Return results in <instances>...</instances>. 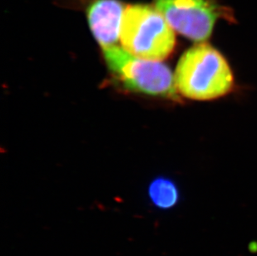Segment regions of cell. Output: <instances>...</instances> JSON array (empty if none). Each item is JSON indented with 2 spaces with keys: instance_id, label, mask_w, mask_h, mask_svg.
<instances>
[{
  "instance_id": "6",
  "label": "cell",
  "mask_w": 257,
  "mask_h": 256,
  "mask_svg": "<svg viewBox=\"0 0 257 256\" xmlns=\"http://www.w3.org/2000/svg\"><path fill=\"white\" fill-rule=\"evenodd\" d=\"M151 201L161 209H169L177 204L179 198L178 191L174 183L165 178L153 181L149 186Z\"/></svg>"
},
{
  "instance_id": "4",
  "label": "cell",
  "mask_w": 257,
  "mask_h": 256,
  "mask_svg": "<svg viewBox=\"0 0 257 256\" xmlns=\"http://www.w3.org/2000/svg\"><path fill=\"white\" fill-rule=\"evenodd\" d=\"M156 8L172 29L195 42L211 35L223 8L213 0H154Z\"/></svg>"
},
{
  "instance_id": "3",
  "label": "cell",
  "mask_w": 257,
  "mask_h": 256,
  "mask_svg": "<svg viewBox=\"0 0 257 256\" xmlns=\"http://www.w3.org/2000/svg\"><path fill=\"white\" fill-rule=\"evenodd\" d=\"M112 74L134 92L177 99V88L172 71L164 63L146 60L117 46L103 49Z\"/></svg>"
},
{
  "instance_id": "2",
  "label": "cell",
  "mask_w": 257,
  "mask_h": 256,
  "mask_svg": "<svg viewBox=\"0 0 257 256\" xmlns=\"http://www.w3.org/2000/svg\"><path fill=\"white\" fill-rule=\"evenodd\" d=\"M120 39L126 51L146 60H164L176 45L172 27L157 8L148 5L126 8Z\"/></svg>"
},
{
  "instance_id": "1",
  "label": "cell",
  "mask_w": 257,
  "mask_h": 256,
  "mask_svg": "<svg viewBox=\"0 0 257 256\" xmlns=\"http://www.w3.org/2000/svg\"><path fill=\"white\" fill-rule=\"evenodd\" d=\"M175 82L184 97L208 101L229 93L234 77L222 54L210 44L201 43L185 52L180 58Z\"/></svg>"
},
{
  "instance_id": "5",
  "label": "cell",
  "mask_w": 257,
  "mask_h": 256,
  "mask_svg": "<svg viewBox=\"0 0 257 256\" xmlns=\"http://www.w3.org/2000/svg\"><path fill=\"white\" fill-rule=\"evenodd\" d=\"M125 10L119 0H95L88 7L90 29L102 49L116 46Z\"/></svg>"
}]
</instances>
